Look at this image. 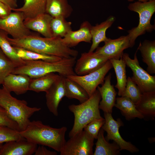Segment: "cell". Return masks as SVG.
Masks as SVG:
<instances>
[{"label": "cell", "instance_id": "41", "mask_svg": "<svg viewBox=\"0 0 155 155\" xmlns=\"http://www.w3.org/2000/svg\"><path fill=\"white\" fill-rule=\"evenodd\" d=\"M129 2H132L135 0H127ZM138 1L141 2H146L153 0H137Z\"/></svg>", "mask_w": 155, "mask_h": 155}, {"label": "cell", "instance_id": "10", "mask_svg": "<svg viewBox=\"0 0 155 155\" xmlns=\"http://www.w3.org/2000/svg\"><path fill=\"white\" fill-rule=\"evenodd\" d=\"M105 123L102 127L107 133L105 138L107 141L113 140L119 146L120 150H127L131 153L137 152L139 149L130 142L124 140L119 132V128L123 124L119 118L116 120L113 118L111 113H104Z\"/></svg>", "mask_w": 155, "mask_h": 155}, {"label": "cell", "instance_id": "38", "mask_svg": "<svg viewBox=\"0 0 155 155\" xmlns=\"http://www.w3.org/2000/svg\"><path fill=\"white\" fill-rule=\"evenodd\" d=\"M11 8L8 5L0 1V18L4 19L12 12Z\"/></svg>", "mask_w": 155, "mask_h": 155}, {"label": "cell", "instance_id": "27", "mask_svg": "<svg viewBox=\"0 0 155 155\" xmlns=\"http://www.w3.org/2000/svg\"><path fill=\"white\" fill-rule=\"evenodd\" d=\"M114 106L119 109L126 120L136 118L143 119V116L137 110L135 104L128 98L121 96L116 98Z\"/></svg>", "mask_w": 155, "mask_h": 155}, {"label": "cell", "instance_id": "39", "mask_svg": "<svg viewBox=\"0 0 155 155\" xmlns=\"http://www.w3.org/2000/svg\"><path fill=\"white\" fill-rule=\"evenodd\" d=\"M35 155H57V153L48 150L44 146L40 145L37 147L34 154Z\"/></svg>", "mask_w": 155, "mask_h": 155}, {"label": "cell", "instance_id": "4", "mask_svg": "<svg viewBox=\"0 0 155 155\" xmlns=\"http://www.w3.org/2000/svg\"><path fill=\"white\" fill-rule=\"evenodd\" d=\"M2 85V87H0V107L17 123L20 131H23L30 123V117L41 108L28 106L26 101L19 100L13 97L11 92Z\"/></svg>", "mask_w": 155, "mask_h": 155}, {"label": "cell", "instance_id": "15", "mask_svg": "<svg viewBox=\"0 0 155 155\" xmlns=\"http://www.w3.org/2000/svg\"><path fill=\"white\" fill-rule=\"evenodd\" d=\"M111 76L110 73L106 76L101 86H98L97 89L101 97L99 109L104 113L111 114L115 103L117 93L113 85L111 84Z\"/></svg>", "mask_w": 155, "mask_h": 155}, {"label": "cell", "instance_id": "17", "mask_svg": "<svg viewBox=\"0 0 155 155\" xmlns=\"http://www.w3.org/2000/svg\"><path fill=\"white\" fill-rule=\"evenodd\" d=\"M53 18L44 13L39 14L32 18L25 19L24 24L30 30L37 32L47 38L53 37L51 27Z\"/></svg>", "mask_w": 155, "mask_h": 155}, {"label": "cell", "instance_id": "23", "mask_svg": "<svg viewBox=\"0 0 155 155\" xmlns=\"http://www.w3.org/2000/svg\"><path fill=\"white\" fill-rule=\"evenodd\" d=\"M137 48L143 61L147 65L146 71L149 74L155 73V40H144L140 42Z\"/></svg>", "mask_w": 155, "mask_h": 155}, {"label": "cell", "instance_id": "22", "mask_svg": "<svg viewBox=\"0 0 155 155\" xmlns=\"http://www.w3.org/2000/svg\"><path fill=\"white\" fill-rule=\"evenodd\" d=\"M73 11L71 6L67 0H47L45 13L53 18L69 17Z\"/></svg>", "mask_w": 155, "mask_h": 155}, {"label": "cell", "instance_id": "3", "mask_svg": "<svg viewBox=\"0 0 155 155\" xmlns=\"http://www.w3.org/2000/svg\"><path fill=\"white\" fill-rule=\"evenodd\" d=\"M76 57L63 58L55 62L42 60L25 61L22 65L16 68L12 73L23 74L31 78H38L51 73H57L64 77L75 75L74 67Z\"/></svg>", "mask_w": 155, "mask_h": 155}, {"label": "cell", "instance_id": "18", "mask_svg": "<svg viewBox=\"0 0 155 155\" xmlns=\"http://www.w3.org/2000/svg\"><path fill=\"white\" fill-rule=\"evenodd\" d=\"M91 26L88 22H84L78 30L75 31L72 30L69 31L62 38L63 42L70 48L76 46L82 42L90 43L92 41Z\"/></svg>", "mask_w": 155, "mask_h": 155}, {"label": "cell", "instance_id": "36", "mask_svg": "<svg viewBox=\"0 0 155 155\" xmlns=\"http://www.w3.org/2000/svg\"><path fill=\"white\" fill-rule=\"evenodd\" d=\"M105 121L104 118L102 117L95 119L87 124L83 129L94 139H97L99 131Z\"/></svg>", "mask_w": 155, "mask_h": 155}, {"label": "cell", "instance_id": "24", "mask_svg": "<svg viewBox=\"0 0 155 155\" xmlns=\"http://www.w3.org/2000/svg\"><path fill=\"white\" fill-rule=\"evenodd\" d=\"M24 4L20 8H12L14 11L22 13L24 19L34 18L37 15L45 13L47 0H24Z\"/></svg>", "mask_w": 155, "mask_h": 155}, {"label": "cell", "instance_id": "30", "mask_svg": "<svg viewBox=\"0 0 155 155\" xmlns=\"http://www.w3.org/2000/svg\"><path fill=\"white\" fill-rule=\"evenodd\" d=\"M8 35L6 32L0 29V49L17 67L23 65L25 61L18 56L14 47L7 39Z\"/></svg>", "mask_w": 155, "mask_h": 155}, {"label": "cell", "instance_id": "14", "mask_svg": "<svg viewBox=\"0 0 155 155\" xmlns=\"http://www.w3.org/2000/svg\"><path fill=\"white\" fill-rule=\"evenodd\" d=\"M60 77L46 92V104L49 111L54 115H58V107L60 102L65 96V85L66 77Z\"/></svg>", "mask_w": 155, "mask_h": 155}, {"label": "cell", "instance_id": "37", "mask_svg": "<svg viewBox=\"0 0 155 155\" xmlns=\"http://www.w3.org/2000/svg\"><path fill=\"white\" fill-rule=\"evenodd\" d=\"M0 125L5 126L20 131L17 123L12 120L8 115L5 111L0 107Z\"/></svg>", "mask_w": 155, "mask_h": 155}, {"label": "cell", "instance_id": "29", "mask_svg": "<svg viewBox=\"0 0 155 155\" xmlns=\"http://www.w3.org/2000/svg\"><path fill=\"white\" fill-rule=\"evenodd\" d=\"M65 96L68 98L76 99L81 103L90 97L86 91L80 85L67 77L65 78Z\"/></svg>", "mask_w": 155, "mask_h": 155}, {"label": "cell", "instance_id": "26", "mask_svg": "<svg viewBox=\"0 0 155 155\" xmlns=\"http://www.w3.org/2000/svg\"><path fill=\"white\" fill-rule=\"evenodd\" d=\"M60 76L55 73H51L38 78H31L29 90L37 93L46 92Z\"/></svg>", "mask_w": 155, "mask_h": 155}, {"label": "cell", "instance_id": "20", "mask_svg": "<svg viewBox=\"0 0 155 155\" xmlns=\"http://www.w3.org/2000/svg\"><path fill=\"white\" fill-rule=\"evenodd\" d=\"M115 20V17L111 16L100 24L92 26L91 33L92 44L89 52H94L98 47L100 42H104L107 40L108 38L106 36V31L111 26Z\"/></svg>", "mask_w": 155, "mask_h": 155}, {"label": "cell", "instance_id": "33", "mask_svg": "<svg viewBox=\"0 0 155 155\" xmlns=\"http://www.w3.org/2000/svg\"><path fill=\"white\" fill-rule=\"evenodd\" d=\"M16 66L0 49V87L5 78L12 73Z\"/></svg>", "mask_w": 155, "mask_h": 155}, {"label": "cell", "instance_id": "6", "mask_svg": "<svg viewBox=\"0 0 155 155\" xmlns=\"http://www.w3.org/2000/svg\"><path fill=\"white\" fill-rule=\"evenodd\" d=\"M128 8L131 11L137 13L139 16L137 26L128 31V35L132 47L138 37L146 32H151L155 30V25L152 24L150 20L155 12V0L146 2H135L129 4Z\"/></svg>", "mask_w": 155, "mask_h": 155}, {"label": "cell", "instance_id": "12", "mask_svg": "<svg viewBox=\"0 0 155 155\" xmlns=\"http://www.w3.org/2000/svg\"><path fill=\"white\" fill-rule=\"evenodd\" d=\"M108 60L106 58L95 52L83 53L76 61L74 71L77 75L87 74L101 67Z\"/></svg>", "mask_w": 155, "mask_h": 155}, {"label": "cell", "instance_id": "1", "mask_svg": "<svg viewBox=\"0 0 155 155\" xmlns=\"http://www.w3.org/2000/svg\"><path fill=\"white\" fill-rule=\"evenodd\" d=\"M7 39L13 46L44 54L61 58L76 57L78 55V51L67 46L61 38L42 37L33 33L18 39L8 36Z\"/></svg>", "mask_w": 155, "mask_h": 155}, {"label": "cell", "instance_id": "42", "mask_svg": "<svg viewBox=\"0 0 155 155\" xmlns=\"http://www.w3.org/2000/svg\"><path fill=\"white\" fill-rule=\"evenodd\" d=\"M3 143H0V150L1 149V148L2 147V146L3 145Z\"/></svg>", "mask_w": 155, "mask_h": 155}, {"label": "cell", "instance_id": "9", "mask_svg": "<svg viewBox=\"0 0 155 155\" xmlns=\"http://www.w3.org/2000/svg\"><path fill=\"white\" fill-rule=\"evenodd\" d=\"M112 67V64L108 60L101 67L90 73L83 75H72L67 78L80 85L90 97L99 85L103 83L106 75Z\"/></svg>", "mask_w": 155, "mask_h": 155}, {"label": "cell", "instance_id": "32", "mask_svg": "<svg viewBox=\"0 0 155 155\" xmlns=\"http://www.w3.org/2000/svg\"><path fill=\"white\" fill-rule=\"evenodd\" d=\"M71 24V22L67 21L64 18H53L51 27L53 37H64L72 30Z\"/></svg>", "mask_w": 155, "mask_h": 155}, {"label": "cell", "instance_id": "11", "mask_svg": "<svg viewBox=\"0 0 155 155\" xmlns=\"http://www.w3.org/2000/svg\"><path fill=\"white\" fill-rule=\"evenodd\" d=\"M23 13L17 11L12 12L6 18H0V29L11 35L12 38L18 39L33 34L24 24Z\"/></svg>", "mask_w": 155, "mask_h": 155}, {"label": "cell", "instance_id": "35", "mask_svg": "<svg viewBox=\"0 0 155 155\" xmlns=\"http://www.w3.org/2000/svg\"><path fill=\"white\" fill-rule=\"evenodd\" d=\"M19 131L8 127L0 125V143L23 139Z\"/></svg>", "mask_w": 155, "mask_h": 155}, {"label": "cell", "instance_id": "31", "mask_svg": "<svg viewBox=\"0 0 155 155\" xmlns=\"http://www.w3.org/2000/svg\"><path fill=\"white\" fill-rule=\"evenodd\" d=\"M18 56L25 61L42 60L49 62L59 61L63 58L44 54L20 47L13 46Z\"/></svg>", "mask_w": 155, "mask_h": 155}, {"label": "cell", "instance_id": "19", "mask_svg": "<svg viewBox=\"0 0 155 155\" xmlns=\"http://www.w3.org/2000/svg\"><path fill=\"white\" fill-rule=\"evenodd\" d=\"M30 79L26 75L11 73L5 78L2 85L10 92L21 95L29 90Z\"/></svg>", "mask_w": 155, "mask_h": 155}, {"label": "cell", "instance_id": "2", "mask_svg": "<svg viewBox=\"0 0 155 155\" xmlns=\"http://www.w3.org/2000/svg\"><path fill=\"white\" fill-rule=\"evenodd\" d=\"M65 126L55 128L45 125L40 121H30L24 130L19 131L21 136L35 144L47 146L60 152L66 141Z\"/></svg>", "mask_w": 155, "mask_h": 155}, {"label": "cell", "instance_id": "7", "mask_svg": "<svg viewBox=\"0 0 155 155\" xmlns=\"http://www.w3.org/2000/svg\"><path fill=\"white\" fill-rule=\"evenodd\" d=\"M137 49L133 59L131 58L128 54L123 53L122 57L126 65L130 68L133 73L131 78L139 88L142 93L155 90V76H152L140 65L137 56Z\"/></svg>", "mask_w": 155, "mask_h": 155}, {"label": "cell", "instance_id": "5", "mask_svg": "<svg viewBox=\"0 0 155 155\" xmlns=\"http://www.w3.org/2000/svg\"><path fill=\"white\" fill-rule=\"evenodd\" d=\"M101 100L100 94L97 89L86 101L79 104H72L68 106L74 117L73 125L69 133L70 137L83 130L92 120L102 117L99 108Z\"/></svg>", "mask_w": 155, "mask_h": 155}, {"label": "cell", "instance_id": "13", "mask_svg": "<svg viewBox=\"0 0 155 155\" xmlns=\"http://www.w3.org/2000/svg\"><path fill=\"white\" fill-rule=\"evenodd\" d=\"M104 42V45L98 47L95 52L108 60L120 59L125 49L132 47L128 35L114 39L108 38Z\"/></svg>", "mask_w": 155, "mask_h": 155}, {"label": "cell", "instance_id": "25", "mask_svg": "<svg viewBox=\"0 0 155 155\" xmlns=\"http://www.w3.org/2000/svg\"><path fill=\"white\" fill-rule=\"evenodd\" d=\"M104 131L102 128L98 133L94 155H118L120 154V148L115 142L110 143L104 136Z\"/></svg>", "mask_w": 155, "mask_h": 155}, {"label": "cell", "instance_id": "16", "mask_svg": "<svg viewBox=\"0 0 155 155\" xmlns=\"http://www.w3.org/2000/svg\"><path fill=\"white\" fill-rule=\"evenodd\" d=\"M5 143L0 150V155H31L34 154L37 146L24 138Z\"/></svg>", "mask_w": 155, "mask_h": 155}, {"label": "cell", "instance_id": "34", "mask_svg": "<svg viewBox=\"0 0 155 155\" xmlns=\"http://www.w3.org/2000/svg\"><path fill=\"white\" fill-rule=\"evenodd\" d=\"M142 93L137 85L128 77L124 92L122 96L129 98L135 104L140 100Z\"/></svg>", "mask_w": 155, "mask_h": 155}, {"label": "cell", "instance_id": "40", "mask_svg": "<svg viewBox=\"0 0 155 155\" xmlns=\"http://www.w3.org/2000/svg\"><path fill=\"white\" fill-rule=\"evenodd\" d=\"M0 1L8 5L11 9L16 8L18 6L16 0H0Z\"/></svg>", "mask_w": 155, "mask_h": 155}, {"label": "cell", "instance_id": "28", "mask_svg": "<svg viewBox=\"0 0 155 155\" xmlns=\"http://www.w3.org/2000/svg\"><path fill=\"white\" fill-rule=\"evenodd\" d=\"M116 74L117 83L115 87L118 90V95L122 96L125 92L127 78L126 74V65L122 56L120 59H109Z\"/></svg>", "mask_w": 155, "mask_h": 155}, {"label": "cell", "instance_id": "21", "mask_svg": "<svg viewBox=\"0 0 155 155\" xmlns=\"http://www.w3.org/2000/svg\"><path fill=\"white\" fill-rule=\"evenodd\" d=\"M135 104L137 110L143 116V118L154 119L155 90L142 93L140 100Z\"/></svg>", "mask_w": 155, "mask_h": 155}, {"label": "cell", "instance_id": "8", "mask_svg": "<svg viewBox=\"0 0 155 155\" xmlns=\"http://www.w3.org/2000/svg\"><path fill=\"white\" fill-rule=\"evenodd\" d=\"M94 139L83 129L66 141L60 155H92Z\"/></svg>", "mask_w": 155, "mask_h": 155}]
</instances>
